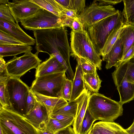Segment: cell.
<instances>
[{
  "instance_id": "6da1fadb",
  "label": "cell",
  "mask_w": 134,
  "mask_h": 134,
  "mask_svg": "<svg viewBox=\"0 0 134 134\" xmlns=\"http://www.w3.org/2000/svg\"><path fill=\"white\" fill-rule=\"evenodd\" d=\"M33 33L37 52L53 55L66 69L68 78L72 81L75 74L70 62L71 51L64 27L36 30Z\"/></svg>"
},
{
  "instance_id": "7a4b0ae2",
  "label": "cell",
  "mask_w": 134,
  "mask_h": 134,
  "mask_svg": "<svg viewBox=\"0 0 134 134\" xmlns=\"http://www.w3.org/2000/svg\"><path fill=\"white\" fill-rule=\"evenodd\" d=\"M122 105L119 101L113 100L98 93H94L90 96L87 107L96 120L113 122L122 115Z\"/></svg>"
},
{
  "instance_id": "3957f363",
  "label": "cell",
  "mask_w": 134,
  "mask_h": 134,
  "mask_svg": "<svg viewBox=\"0 0 134 134\" xmlns=\"http://www.w3.org/2000/svg\"><path fill=\"white\" fill-rule=\"evenodd\" d=\"M70 36L71 55L84 58L101 70L102 59L86 30L78 32L72 30Z\"/></svg>"
},
{
  "instance_id": "277c9868",
  "label": "cell",
  "mask_w": 134,
  "mask_h": 134,
  "mask_svg": "<svg viewBox=\"0 0 134 134\" xmlns=\"http://www.w3.org/2000/svg\"><path fill=\"white\" fill-rule=\"evenodd\" d=\"M0 129L3 134H40L25 116L1 106Z\"/></svg>"
},
{
  "instance_id": "5b68a950",
  "label": "cell",
  "mask_w": 134,
  "mask_h": 134,
  "mask_svg": "<svg viewBox=\"0 0 134 134\" xmlns=\"http://www.w3.org/2000/svg\"><path fill=\"white\" fill-rule=\"evenodd\" d=\"M30 89L20 78L9 76L6 86L9 108L25 116L27 113V101Z\"/></svg>"
},
{
  "instance_id": "8992f818",
  "label": "cell",
  "mask_w": 134,
  "mask_h": 134,
  "mask_svg": "<svg viewBox=\"0 0 134 134\" xmlns=\"http://www.w3.org/2000/svg\"><path fill=\"white\" fill-rule=\"evenodd\" d=\"M123 18L122 12L119 11L116 14L98 21L86 30L100 55L108 36L115 27Z\"/></svg>"
},
{
  "instance_id": "52a82bcc",
  "label": "cell",
  "mask_w": 134,
  "mask_h": 134,
  "mask_svg": "<svg viewBox=\"0 0 134 134\" xmlns=\"http://www.w3.org/2000/svg\"><path fill=\"white\" fill-rule=\"evenodd\" d=\"M65 72L52 74L36 77L32 82L30 90L45 96L62 98L63 81Z\"/></svg>"
},
{
  "instance_id": "ba28073f",
  "label": "cell",
  "mask_w": 134,
  "mask_h": 134,
  "mask_svg": "<svg viewBox=\"0 0 134 134\" xmlns=\"http://www.w3.org/2000/svg\"><path fill=\"white\" fill-rule=\"evenodd\" d=\"M38 53L37 52L34 54L30 52L20 57L14 56L6 63L5 74L20 78L29 70L36 69L42 61L38 57Z\"/></svg>"
},
{
  "instance_id": "9c48e42d",
  "label": "cell",
  "mask_w": 134,
  "mask_h": 134,
  "mask_svg": "<svg viewBox=\"0 0 134 134\" xmlns=\"http://www.w3.org/2000/svg\"><path fill=\"white\" fill-rule=\"evenodd\" d=\"M21 23L26 29L33 31L63 27L60 18L41 8L34 15L23 20Z\"/></svg>"
},
{
  "instance_id": "30bf717a",
  "label": "cell",
  "mask_w": 134,
  "mask_h": 134,
  "mask_svg": "<svg viewBox=\"0 0 134 134\" xmlns=\"http://www.w3.org/2000/svg\"><path fill=\"white\" fill-rule=\"evenodd\" d=\"M119 11L111 5H101L94 2L88 7L85 8L76 18L86 30L98 21L116 14Z\"/></svg>"
},
{
  "instance_id": "8fae6325",
  "label": "cell",
  "mask_w": 134,
  "mask_h": 134,
  "mask_svg": "<svg viewBox=\"0 0 134 134\" xmlns=\"http://www.w3.org/2000/svg\"><path fill=\"white\" fill-rule=\"evenodd\" d=\"M7 5L16 23L35 15L41 8L31 0H15L8 2Z\"/></svg>"
},
{
  "instance_id": "7c38bea8",
  "label": "cell",
  "mask_w": 134,
  "mask_h": 134,
  "mask_svg": "<svg viewBox=\"0 0 134 134\" xmlns=\"http://www.w3.org/2000/svg\"><path fill=\"white\" fill-rule=\"evenodd\" d=\"M0 30L12 36L23 44L31 46L36 44L35 39L26 33L18 23H10L0 19Z\"/></svg>"
},
{
  "instance_id": "4fadbf2b",
  "label": "cell",
  "mask_w": 134,
  "mask_h": 134,
  "mask_svg": "<svg viewBox=\"0 0 134 134\" xmlns=\"http://www.w3.org/2000/svg\"><path fill=\"white\" fill-rule=\"evenodd\" d=\"M35 98L36 102L34 107L30 112L25 116L39 131H44L45 129L49 117L45 107L35 97Z\"/></svg>"
},
{
  "instance_id": "5bb4252c",
  "label": "cell",
  "mask_w": 134,
  "mask_h": 134,
  "mask_svg": "<svg viewBox=\"0 0 134 134\" xmlns=\"http://www.w3.org/2000/svg\"><path fill=\"white\" fill-rule=\"evenodd\" d=\"M112 74L114 82L124 80L134 84V57L122 62Z\"/></svg>"
},
{
  "instance_id": "9a60e30c",
  "label": "cell",
  "mask_w": 134,
  "mask_h": 134,
  "mask_svg": "<svg viewBox=\"0 0 134 134\" xmlns=\"http://www.w3.org/2000/svg\"><path fill=\"white\" fill-rule=\"evenodd\" d=\"M124 49L122 41L120 35L110 51L102 57V60L106 62L107 69L113 66L116 68L120 64L123 56Z\"/></svg>"
},
{
  "instance_id": "2e32d148",
  "label": "cell",
  "mask_w": 134,
  "mask_h": 134,
  "mask_svg": "<svg viewBox=\"0 0 134 134\" xmlns=\"http://www.w3.org/2000/svg\"><path fill=\"white\" fill-rule=\"evenodd\" d=\"M49 58L40 64L36 69V78L55 73L65 72L66 70L53 55Z\"/></svg>"
},
{
  "instance_id": "e0dca14e",
  "label": "cell",
  "mask_w": 134,
  "mask_h": 134,
  "mask_svg": "<svg viewBox=\"0 0 134 134\" xmlns=\"http://www.w3.org/2000/svg\"><path fill=\"white\" fill-rule=\"evenodd\" d=\"M91 95V92L86 89L76 99L78 103V107L72 125L76 134H80L82 121L88 107V100Z\"/></svg>"
},
{
  "instance_id": "ac0fdd59",
  "label": "cell",
  "mask_w": 134,
  "mask_h": 134,
  "mask_svg": "<svg viewBox=\"0 0 134 134\" xmlns=\"http://www.w3.org/2000/svg\"><path fill=\"white\" fill-rule=\"evenodd\" d=\"M87 134H129L119 124L99 121L93 125Z\"/></svg>"
},
{
  "instance_id": "d6986e66",
  "label": "cell",
  "mask_w": 134,
  "mask_h": 134,
  "mask_svg": "<svg viewBox=\"0 0 134 134\" xmlns=\"http://www.w3.org/2000/svg\"><path fill=\"white\" fill-rule=\"evenodd\" d=\"M32 93L36 99L45 107L49 117L53 112L68 103L67 101L61 97H50Z\"/></svg>"
},
{
  "instance_id": "ffe728a7",
  "label": "cell",
  "mask_w": 134,
  "mask_h": 134,
  "mask_svg": "<svg viewBox=\"0 0 134 134\" xmlns=\"http://www.w3.org/2000/svg\"><path fill=\"white\" fill-rule=\"evenodd\" d=\"M77 63L74 77L72 80V93L68 103L72 102L76 99L86 89L83 80L84 74L79 63L78 62Z\"/></svg>"
},
{
  "instance_id": "44dd1931",
  "label": "cell",
  "mask_w": 134,
  "mask_h": 134,
  "mask_svg": "<svg viewBox=\"0 0 134 134\" xmlns=\"http://www.w3.org/2000/svg\"><path fill=\"white\" fill-rule=\"evenodd\" d=\"M119 92L120 102L122 104L134 99V84L122 80L114 82Z\"/></svg>"
},
{
  "instance_id": "7402d4cb",
  "label": "cell",
  "mask_w": 134,
  "mask_h": 134,
  "mask_svg": "<svg viewBox=\"0 0 134 134\" xmlns=\"http://www.w3.org/2000/svg\"><path fill=\"white\" fill-rule=\"evenodd\" d=\"M125 24L124 18L116 25L107 38L100 55L102 57L107 54L119 36L121 31Z\"/></svg>"
},
{
  "instance_id": "603a6c76",
  "label": "cell",
  "mask_w": 134,
  "mask_h": 134,
  "mask_svg": "<svg viewBox=\"0 0 134 134\" xmlns=\"http://www.w3.org/2000/svg\"><path fill=\"white\" fill-rule=\"evenodd\" d=\"M32 49L31 46L24 44L0 45V56L3 58L15 56L21 53L31 52Z\"/></svg>"
},
{
  "instance_id": "cb8c5ba5",
  "label": "cell",
  "mask_w": 134,
  "mask_h": 134,
  "mask_svg": "<svg viewBox=\"0 0 134 134\" xmlns=\"http://www.w3.org/2000/svg\"><path fill=\"white\" fill-rule=\"evenodd\" d=\"M41 8L46 10L60 18L64 9L55 0H31Z\"/></svg>"
},
{
  "instance_id": "d4e9b609",
  "label": "cell",
  "mask_w": 134,
  "mask_h": 134,
  "mask_svg": "<svg viewBox=\"0 0 134 134\" xmlns=\"http://www.w3.org/2000/svg\"><path fill=\"white\" fill-rule=\"evenodd\" d=\"M120 35L124 46L123 57L134 44V26L125 24Z\"/></svg>"
},
{
  "instance_id": "484cf974",
  "label": "cell",
  "mask_w": 134,
  "mask_h": 134,
  "mask_svg": "<svg viewBox=\"0 0 134 134\" xmlns=\"http://www.w3.org/2000/svg\"><path fill=\"white\" fill-rule=\"evenodd\" d=\"M83 80L85 87L88 91L93 93L98 92L102 81L97 71L92 74H84Z\"/></svg>"
},
{
  "instance_id": "4316f807",
  "label": "cell",
  "mask_w": 134,
  "mask_h": 134,
  "mask_svg": "<svg viewBox=\"0 0 134 134\" xmlns=\"http://www.w3.org/2000/svg\"><path fill=\"white\" fill-rule=\"evenodd\" d=\"M124 5L122 12L125 24L134 26V0H123Z\"/></svg>"
},
{
  "instance_id": "83f0119b",
  "label": "cell",
  "mask_w": 134,
  "mask_h": 134,
  "mask_svg": "<svg viewBox=\"0 0 134 134\" xmlns=\"http://www.w3.org/2000/svg\"><path fill=\"white\" fill-rule=\"evenodd\" d=\"M73 122H62L50 117L44 130L48 131L53 134H55L58 132L72 125Z\"/></svg>"
},
{
  "instance_id": "f1b7e54d",
  "label": "cell",
  "mask_w": 134,
  "mask_h": 134,
  "mask_svg": "<svg viewBox=\"0 0 134 134\" xmlns=\"http://www.w3.org/2000/svg\"><path fill=\"white\" fill-rule=\"evenodd\" d=\"M9 76L5 74L0 75V106L5 108H9V105L7 98L6 86Z\"/></svg>"
},
{
  "instance_id": "f546056e",
  "label": "cell",
  "mask_w": 134,
  "mask_h": 134,
  "mask_svg": "<svg viewBox=\"0 0 134 134\" xmlns=\"http://www.w3.org/2000/svg\"><path fill=\"white\" fill-rule=\"evenodd\" d=\"M78 103L76 100L60 108L52 114H62L75 117L77 109Z\"/></svg>"
},
{
  "instance_id": "4dcf8cb0",
  "label": "cell",
  "mask_w": 134,
  "mask_h": 134,
  "mask_svg": "<svg viewBox=\"0 0 134 134\" xmlns=\"http://www.w3.org/2000/svg\"><path fill=\"white\" fill-rule=\"evenodd\" d=\"M96 120L90 112L88 107L82 121L80 134H87Z\"/></svg>"
},
{
  "instance_id": "1f68e13d",
  "label": "cell",
  "mask_w": 134,
  "mask_h": 134,
  "mask_svg": "<svg viewBox=\"0 0 134 134\" xmlns=\"http://www.w3.org/2000/svg\"><path fill=\"white\" fill-rule=\"evenodd\" d=\"M75 58L79 63L84 74H92L97 71V68L93 64L82 58Z\"/></svg>"
},
{
  "instance_id": "d6a6232c",
  "label": "cell",
  "mask_w": 134,
  "mask_h": 134,
  "mask_svg": "<svg viewBox=\"0 0 134 134\" xmlns=\"http://www.w3.org/2000/svg\"><path fill=\"white\" fill-rule=\"evenodd\" d=\"M72 81L65 77L64 79L62 90V98L70 100L72 89Z\"/></svg>"
},
{
  "instance_id": "836d02e7",
  "label": "cell",
  "mask_w": 134,
  "mask_h": 134,
  "mask_svg": "<svg viewBox=\"0 0 134 134\" xmlns=\"http://www.w3.org/2000/svg\"><path fill=\"white\" fill-rule=\"evenodd\" d=\"M0 19L10 23H15L7 4H0Z\"/></svg>"
},
{
  "instance_id": "e575fe53",
  "label": "cell",
  "mask_w": 134,
  "mask_h": 134,
  "mask_svg": "<svg viewBox=\"0 0 134 134\" xmlns=\"http://www.w3.org/2000/svg\"><path fill=\"white\" fill-rule=\"evenodd\" d=\"M22 44L21 43L12 36L0 30V45Z\"/></svg>"
},
{
  "instance_id": "d590c367",
  "label": "cell",
  "mask_w": 134,
  "mask_h": 134,
  "mask_svg": "<svg viewBox=\"0 0 134 134\" xmlns=\"http://www.w3.org/2000/svg\"><path fill=\"white\" fill-rule=\"evenodd\" d=\"M85 5V0H70L69 9L76 10L78 16L83 11Z\"/></svg>"
},
{
  "instance_id": "8d00e7d4",
  "label": "cell",
  "mask_w": 134,
  "mask_h": 134,
  "mask_svg": "<svg viewBox=\"0 0 134 134\" xmlns=\"http://www.w3.org/2000/svg\"><path fill=\"white\" fill-rule=\"evenodd\" d=\"M35 98L32 92L30 89L27 101V113L26 115L29 114L34 108L35 104Z\"/></svg>"
},
{
  "instance_id": "74e56055",
  "label": "cell",
  "mask_w": 134,
  "mask_h": 134,
  "mask_svg": "<svg viewBox=\"0 0 134 134\" xmlns=\"http://www.w3.org/2000/svg\"><path fill=\"white\" fill-rule=\"evenodd\" d=\"M50 117L64 122L74 121L75 118L74 117L72 116L62 114H52Z\"/></svg>"
},
{
  "instance_id": "f35d334b",
  "label": "cell",
  "mask_w": 134,
  "mask_h": 134,
  "mask_svg": "<svg viewBox=\"0 0 134 134\" xmlns=\"http://www.w3.org/2000/svg\"><path fill=\"white\" fill-rule=\"evenodd\" d=\"M71 29L75 32H78L85 29L83 24L77 18L75 19L72 23Z\"/></svg>"
},
{
  "instance_id": "ab89813d",
  "label": "cell",
  "mask_w": 134,
  "mask_h": 134,
  "mask_svg": "<svg viewBox=\"0 0 134 134\" xmlns=\"http://www.w3.org/2000/svg\"><path fill=\"white\" fill-rule=\"evenodd\" d=\"M60 18L63 27L66 26L71 28L72 24L75 19L64 15H62Z\"/></svg>"
},
{
  "instance_id": "60d3db41",
  "label": "cell",
  "mask_w": 134,
  "mask_h": 134,
  "mask_svg": "<svg viewBox=\"0 0 134 134\" xmlns=\"http://www.w3.org/2000/svg\"><path fill=\"white\" fill-rule=\"evenodd\" d=\"M61 13L62 15H64L74 19L77 18V11L75 10L67 9L64 8Z\"/></svg>"
},
{
  "instance_id": "b9f144b4",
  "label": "cell",
  "mask_w": 134,
  "mask_h": 134,
  "mask_svg": "<svg viewBox=\"0 0 134 134\" xmlns=\"http://www.w3.org/2000/svg\"><path fill=\"white\" fill-rule=\"evenodd\" d=\"M98 1L99 5H115L120 3L123 0H98L94 1Z\"/></svg>"
},
{
  "instance_id": "7bdbcfd3",
  "label": "cell",
  "mask_w": 134,
  "mask_h": 134,
  "mask_svg": "<svg viewBox=\"0 0 134 134\" xmlns=\"http://www.w3.org/2000/svg\"><path fill=\"white\" fill-rule=\"evenodd\" d=\"M133 57H134V44L129 49L123 56L121 63L123 62L128 60Z\"/></svg>"
},
{
  "instance_id": "ee69618b",
  "label": "cell",
  "mask_w": 134,
  "mask_h": 134,
  "mask_svg": "<svg viewBox=\"0 0 134 134\" xmlns=\"http://www.w3.org/2000/svg\"><path fill=\"white\" fill-rule=\"evenodd\" d=\"M56 134H76L71 126L57 132Z\"/></svg>"
},
{
  "instance_id": "f6af8a7d",
  "label": "cell",
  "mask_w": 134,
  "mask_h": 134,
  "mask_svg": "<svg viewBox=\"0 0 134 134\" xmlns=\"http://www.w3.org/2000/svg\"><path fill=\"white\" fill-rule=\"evenodd\" d=\"M6 66V63L3 58L0 56V75L4 74Z\"/></svg>"
},
{
  "instance_id": "bcb514c9",
  "label": "cell",
  "mask_w": 134,
  "mask_h": 134,
  "mask_svg": "<svg viewBox=\"0 0 134 134\" xmlns=\"http://www.w3.org/2000/svg\"><path fill=\"white\" fill-rule=\"evenodd\" d=\"M56 1L64 8L69 9L70 0H57Z\"/></svg>"
},
{
  "instance_id": "7dc6e473",
  "label": "cell",
  "mask_w": 134,
  "mask_h": 134,
  "mask_svg": "<svg viewBox=\"0 0 134 134\" xmlns=\"http://www.w3.org/2000/svg\"><path fill=\"white\" fill-rule=\"evenodd\" d=\"M125 130L129 134H134V119L131 125Z\"/></svg>"
},
{
  "instance_id": "c3c4849f",
  "label": "cell",
  "mask_w": 134,
  "mask_h": 134,
  "mask_svg": "<svg viewBox=\"0 0 134 134\" xmlns=\"http://www.w3.org/2000/svg\"><path fill=\"white\" fill-rule=\"evenodd\" d=\"M40 134H53L49 132L46 131H40Z\"/></svg>"
},
{
  "instance_id": "681fc988",
  "label": "cell",
  "mask_w": 134,
  "mask_h": 134,
  "mask_svg": "<svg viewBox=\"0 0 134 134\" xmlns=\"http://www.w3.org/2000/svg\"><path fill=\"white\" fill-rule=\"evenodd\" d=\"M8 0H0V4H7Z\"/></svg>"
},
{
  "instance_id": "f907efd6",
  "label": "cell",
  "mask_w": 134,
  "mask_h": 134,
  "mask_svg": "<svg viewBox=\"0 0 134 134\" xmlns=\"http://www.w3.org/2000/svg\"></svg>"
}]
</instances>
